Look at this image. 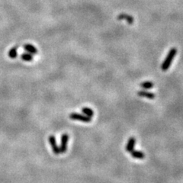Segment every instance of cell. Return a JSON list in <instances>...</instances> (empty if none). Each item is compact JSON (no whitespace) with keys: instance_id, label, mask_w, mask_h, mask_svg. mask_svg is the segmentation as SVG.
<instances>
[{"instance_id":"obj_1","label":"cell","mask_w":183,"mask_h":183,"mask_svg":"<svg viewBox=\"0 0 183 183\" xmlns=\"http://www.w3.org/2000/svg\"><path fill=\"white\" fill-rule=\"evenodd\" d=\"M176 53H177V49L175 48H172L170 50L166 59L164 60L163 63H162V66H161V69H162V71H166L169 70L172 63V61H173V59L176 55Z\"/></svg>"},{"instance_id":"obj_2","label":"cell","mask_w":183,"mask_h":183,"mask_svg":"<svg viewBox=\"0 0 183 183\" xmlns=\"http://www.w3.org/2000/svg\"><path fill=\"white\" fill-rule=\"evenodd\" d=\"M70 118L72 120H76L80 121L86 122V123H89L92 121V118L86 116V115H82V114H78V113H72L70 114Z\"/></svg>"},{"instance_id":"obj_3","label":"cell","mask_w":183,"mask_h":183,"mask_svg":"<svg viewBox=\"0 0 183 183\" xmlns=\"http://www.w3.org/2000/svg\"><path fill=\"white\" fill-rule=\"evenodd\" d=\"M69 141V135L67 133H63L61 137L60 147V153H63L67 150V143Z\"/></svg>"},{"instance_id":"obj_4","label":"cell","mask_w":183,"mask_h":183,"mask_svg":"<svg viewBox=\"0 0 183 183\" xmlns=\"http://www.w3.org/2000/svg\"><path fill=\"white\" fill-rule=\"evenodd\" d=\"M49 142L51 145V147H52V150H53V152L55 153V154H59L60 153V147H57V142H56V138L53 135L50 136L49 137Z\"/></svg>"},{"instance_id":"obj_5","label":"cell","mask_w":183,"mask_h":183,"mask_svg":"<svg viewBox=\"0 0 183 183\" xmlns=\"http://www.w3.org/2000/svg\"><path fill=\"white\" fill-rule=\"evenodd\" d=\"M118 20H124V21H126L128 24L130 25H132L133 22H134V19L132 17L131 15H128V14H124V13H121L118 16Z\"/></svg>"},{"instance_id":"obj_6","label":"cell","mask_w":183,"mask_h":183,"mask_svg":"<svg viewBox=\"0 0 183 183\" xmlns=\"http://www.w3.org/2000/svg\"><path fill=\"white\" fill-rule=\"evenodd\" d=\"M136 144V139L134 137H131L128 141V143L126 145V150L128 152H131L134 150V147Z\"/></svg>"},{"instance_id":"obj_7","label":"cell","mask_w":183,"mask_h":183,"mask_svg":"<svg viewBox=\"0 0 183 183\" xmlns=\"http://www.w3.org/2000/svg\"><path fill=\"white\" fill-rule=\"evenodd\" d=\"M137 95L140 96V97L147 98V99H153L155 98V96H156L154 93L147 91H138L137 92Z\"/></svg>"},{"instance_id":"obj_8","label":"cell","mask_w":183,"mask_h":183,"mask_svg":"<svg viewBox=\"0 0 183 183\" xmlns=\"http://www.w3.org/2000/svg\"><path fill=\"white\" fill-rule=\"evenodd\" d=\"M131 154L132 157H133V158L135 159H138V160H143L145 157L144 153H143L142 151L140 150H133V151L131 152Z\"/></svg>"},{"instance_id":"obj_9","label":"cell","mask_w":183,"mask_h":183,"mask_svg":"<svg viewBox=\"0 0 183 183\" xmlns=\"http://www.w3.org/2000/svg\"><path fill=\"white\" fill-rule=\"evenodd\" d=\"M24 49L26 50V51L28 52L30 54H37L38 53V50L35 47H34L31 44H25L24 45Z\"/></svg>"},{"instance_id":"obj_10","label":"cell","mask_w":183,"mask_h":183,"mask_svg":"<svg viewBox=\"0 0 183 183\" xmlns=\"http://www.w3.org/2000/svg\"><path fill=\"white\" fill-rule=\"evenodd\" d=\"M141 88L143 89H152L154 86V84L152 82H149V81H147V82H143L142 83H140V85Z\"/></svg>"},{"instance_id":"obj_11","label":"cell","mask_w":183,"mask_h":183,"mask_svg":"<svg viewBox=\"0 0 183 183\" xmlns=\"http://www.w3.org/2000/svg\"><path fill=\"white\" fill-rule=\"evenodd\" d=\"M82 111L83 114H85V115L89 117V118H92L94 115V111L89 108H86H86H82Z\"/></svg>"},{"instance_id":"obj_12","label":"cell","mask_w":183,"mask_h":183,"mask_svg":"<svg viewBox=\"0 0 183 183\" xmlns=\"http://www.w3.org/2000/svg\"><path fill=\"white\" fill-rule=\"evenodd\" d=\"M18 56V53H17V47H14V48H11V50L9 52V57L11 59H15Z\"/></svg>"},{"instance_id":"obj_13","label":"cell","mask_w":183,"mask_h":183,"mask_svg":"<svg viewBox=\"0 0 183 183\" xmlns=\"http://www.w3.org/2000/svg\"><path fill=\"white\" fill-rule=\"evenodd\" d=\"M21 59L23 60L27 61V62H30V61L33 60V56L32 54H30V53H24L21 54Z\"/></svg>"}]
</instances>
